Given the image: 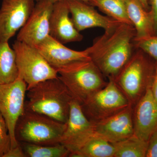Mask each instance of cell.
Segmentation results:
<instances>
[{"mask_svg": "<svg viewBox=\"0 0 157 157\" xmlns=\"http://www.w3.org/2000/svg\"><path fill=\"white\" fill-rule=\"evenodd\" d=\"M134 45L157 62V35L134 39Z\"/></svg>", "mask_w": 157, "mask_h": 157, "instance_id": "obj_23", "label": "cell"}, {"mask_svg": "<svg viewBox=\"0 0 157 157\" xmlns=\"http://www.w3.org/2000/svg\"><path fill=\"white\" fill-rule=\"evenodd\" d=\"M133 107L126 108L111 116L93 123L95 135L112 144L134 135Z\"/></svg>", "mask_w": 157, "mask_h": 157, "instance_id": "obj_12", "label": "cell"}, {"mask_svg": "<svg viewBox=\"0 0 157 157\" xmlns=\"http://www.w3.org/2000/svg\"><path fill=\"white\" fill-rule=\"evenodd\" d=\"M26 97L25 110L46 116L63 123L67 121L73 98L58 77L28 89Z\"/></svg>", "mask_w": 157, "mask_h": 157, "instance_id": "obj_2", "label": "cell"}, {"mask_svg": "<svg viewBox=\"0 0 157 157\" xmlns=\"http://www.w3.org/2000/svg\"><path fill=\"white\" fill-rule=\"evenodd\" d=\"M66 128V123L25 110L16 123L14 135L18 142L54 145L60 143Z\"/></svg>", "mask_w": 157, "mask_h": 157, "instance_id": "obj_5", "label": "cell"}, {"mask_svg": "<svg viewBox=\"0 0 157 157\" xmlns=\"http://www.w3.org/2000/svg\"><path fill=\"white\" fill-rule=\"evenodd\" d=\"M145 157H157V132L149 139Z\"/></svg>", "mask_w": 157, "mask_h": 157, "instance_id": "obj_25", "label": "cell"}, {"mask_svg": "<svg viewBox=\"0 0 157 157\" xmlns=\"http://www.w3.org/2000/svg\"><path fill=\"white\" fill-rule=\"evenodd\" d=\"M34 1H35V2H38V1H39V0H34Z\"/></svg>", "mask_w": 157, "mask_h": 157, "instance_id": "obj_31", "label": "cell"}, {"mask_svg": "<svg viewBox=\"0 0 157 157\" xmlns=\"http://www.w3.org/2000/svg\"><path fill=\"white\" fill-rule=\"evenodd\" d=\"M53 5L50 0L36 2L25 24L20 30L17 40L36 47L48 37Z\"/></svg>", "mask_w": 157, "mask_h": 157, "instance_id": "obj_11", "label": "cell"}, {"mask_svg": "<svg viewBox=\"0 0 157 157\" xmlns=\"http://www.w3.org/2000/svg\"><path fill=\"white\" fill-rule=\"evenodd\" d=\"M3 157H26L22 147L19 144L16 147L11 148Z\"/></svg>", "mask_w": 157, "mask_h": 157, "instance_id": "obj_26", "label": "cell"}, {"mask_svg": "<svg viewBox=\"0 0 157 157\" xmlns=\"http://www.w3.org/2000/svg\"><path fill=\"white\" fill-rule=\"evenodd\" d=\"M18 76L15 51L9 42L0 41V84L13 82Z\"/></svg>", "mask_w": 157, "mask_h": 157, "instance_id": "obj_18", "label": "cell"}, {"mask_svg": "<svg viewBox=\"0 0 157 157\" xmlns=\"http://www.w3.org/2000/svg\"><path fill=\"white\" fill-rule=\"evenodd\" d=\"M26 157H70L69 150L62 144L54 145H42L18 142Z\"/></svg>", "mask_w": 157, "mask_h": 157, "instance_id": "obj_22", "label": "cell"}, {"mask_svg": "<svg viewBox=\"0 0 157 157\" xmlns=\"http://www.w3.org/2000/svg\"><path fill=\"white\" fill-rule=\"evenodd\" d=\"M94 135V124L83 113L81 104L73 99L60 143L69 150L70 157H72Z\"/></svg>", "mask_w": 157, "mask_h": 157, "instance_id": "obj_9", "label": "cell"}, {"mask_svg": "<svg viewBox=\"0 0 157 157\" xmlns=\"http://www.w3.org/2000/svg\"><path fill=\"white\" fill-rule=\"evenodd\" d=\"M35 47L57 71L74 62L90 59L85 50L70 49L49 35Z\"/></svg>", "mask_w": 157, "mask_h": 157, "instance_id": "obj_16", "label": "cell"}, {"mask_svg": "<svg viewBox=\"0 0 157 157\" xmlns=\"http://www.w3.org/2000/svg\"><path fill=\"white\" fill-rule=\"evenodd\" d=\"M151 6V11L152 12L154 19L155 35H157V0H149Z\"/></svg>", "mask_w": 157, "mask_h": 157, "instance_id": "obj_28", "label": "cell"}, {"mask_svg": "<svg viewBox=\"0 0 157 157\" xmlns=\"http://www.w3.org/2000/svg\"><path fill=\"white\" fill-rule=\"evenodd\" d=\"M151 89L153 95L157 101V62L155 64L154 74L151 85Z\"/></svg>", "mask_w": 157, "mask_h": 157, "instance_id": "obj_27", "label": "cell"}, {"mask_svg": "<svg viewBox=\"0 0 157 157\" xmlns=\"http://www.w3.org/2000/svg\"><path fill=\"white\" fill-rule=\"evenodd\" d=\"M70 14L78 32L92 28H101L104 30L113 28L121 22L102 15L88 3L79 0H67Z\"/></svg>", "mask_w": 157, "mask_h": 157, "instance_id": "obj_14", "label": "cell"}, {"mask_svg": "<svg viewBox=\"0 0 157 157\" xmlns=\"http://www.w3.org/2000/svg\"><path fill=\"white\" fill-rule=\"evenodd\" d=\"M139 1H140L142 6H143L144 8L148 11L149 9L148 0H139Z\"/></svg>", "mask_w": 157, "mask_h": 157, "instance_id": "obj_29", "label": "cell"}, {"mask_svg": "<svg viewBox=\"0 0 157 157\" xmlns=\"http://www.w3.org/2000/svg\"><path fill=\"white\" fill-rule=\"evenodd\" d=\"M88 4L119 22L132 25L127 14L125 0H89Z\"/></svg>", "mask_w": 157, "mask_h": 157, "instance_id": "obj_20", "label": "cell"}, {"mask_svg": "<svg viewBox=\"0 0 157 157\" xmlns=\"http://www.w3.org/2000/svg\"><path fill=\"white\" fill-rule=\"evenodd\" d=\"M34 0H2L0 8V41H9L25 24L36 4Z\"/></svg>", "mask_w": 157, "mask_h": 157, "instance_id": "obj_10", "label": "cell"}, {"mask_svg": "<svg viewBox=\"0 0 157 157\" xmlns=\"http://www.w3.org/2000/svg\"><path fill=\"white\" fill-rule=\"evenodd\" d=\"M108 79L104 88L81 104L83 113L93 123L109 117L131 105L114 80Z\"/></svg>", "mask_w": 157, "mask_h": 157, "instance_id": "obj_7", "label": "cell"}, {"mask_svg": "<svg viewBox=\"0 0 157 157\" xmlns=\"http://www.w3.org/2000/svg\"><path fill=\"white\" fill-rule=\"evenodd\" d=\"M51 2H52L53 3L56 2H59V1H67V0H50ZM79 1H82L84 2H85L88 3L89 1V0H79Z\"/></svg>", "mask_w": 157, "mask_h": 157, "instance_id": "obj_30", "label": "cell"}, {"mask_svg": "<svg viewBox=\"0 0 157 157\" xmlns=\"http://www.w3.org/2000/svg\"><path fill=\"white\" fill-rule=\"evenodd\" d=\"M67 1L54 3L51 15L49 36L63 43L80 42L83 36L77 30L70 17Z\"/></svg>", "mask_w": 157, "mask_h": 157, "instance_id": "obj_15", "label": "cell"}, {"mask_svg": "<svg viewBox=\"0 0 157 157\" xmlns=\"http://www.w3.org/2000/svg\"><path fill=\"white\" fill-rule=\"evenodd\" d=\"M57 72L72 98L80 104L107 83L103 73L90 59L74 62Z\"/></svg>", "mask_w": 157, "mask_h": 157, "instance_id": "obj_3", "label": "cell"}, {"mask_svg": "<svg viewBox=\"0 0 157 157\" xmlns=\"http://www.w3.org/2000/svg\"><path fill=\"white\" fill-rule=\"evenodd\" d=\"M115 149L113 144L94 135L73 157H114Z\"/></svg>", "mask_w": 157, "mask_h": 157, "instance_id": "obj_19", "label": "cell"}, {"mask_svg": "<svg viewBox=\"0 0 157 157\" xmlns=\"http://www.w3.org/2000/svg\"><path fill=\"white\" fill-rule=\"evenodd\" d=\"M12 46L16 53L18 76L25 81L27 89L41 82L58 77L57 71L36 47L17 40Z\"/></svg>", "mask_w": 157, "mask_h": 157, "instance_id": "obj_6", "label": "cell"}, {"mask_svg": "<svg viewBox=\"0 0 157 157\" xmlns=\"http://www.w3.org/2000/svg\"><path fill=\"white\" fill-rule=\"evenodd\" d=\"M135 35L133 25L121 23L95 38L85 50L104 76L114 78L134 53Z\"/></svg>", "mask_w": 157, "mask_h": 157, "instance_id": "obj_1", "label": "cell"}, {"mask_svg": "<svg viewBox=\"0 0 157 157\" xmlns=\"http://www.w3.org/2000/svg\"><path fill=\"white\" fill-rule=\"evenodd\" d=\"M134 135L148 142L157 132V101L152 94L151 86L133 107Z\"/></svg>", "mask_w": 157, "mask_h": 157, "instance_id": "obj_13", "label": "cell"}, {"mask_svg": "<svg viewBox=\"0 0 157 157\" xmlns=\"http://www.w3.org/2000/svg\"><path fill=\"white\" fill-rule=\"evenodd\" d=\"M127 14L135 29V39H140L155 35L153 15L146 10L139 0H125Z\"/></svg>", "mask_w": 157, "mask_h": 157, "instance_id": "obj_17", "label": "cell"}, {"mask_svg": "<svg viewBox=\"0 0 157 157\" xmlns=\"http://www.w3.org/2000/svg\"><path fill=\"white\" fill-rule=\"evenodd\" d=\"M27 91L25 81L18 76L11 83L0 84V113L5 119L11 139V147L19 143L15 139L14 130L18 118L25 110Z\"/></svg>", "mask_w": 157, "mask_h": 157, "instance_id": "obj_8", "label": "cell"}, {"mask_svg": "<svg viewBox=\"0 0 157 157\" xmlns=\"http://www.w3.org/2000/svg\"><path fill=\"white\" fill-rule=\"evenodd\" d=\"M148 142L134 135L124 140L113 143L114 157H145Z\"/></svg>", "mask_w": 157, "mask_h": 157, "instance_id": "obj_21", "label": "cell"}, {"mask_svg": "<svg viewBox=\"0 0 157 157\" xmlns=\"http://www.w3.org/2000/svg\"><path fill=\"white\" fill-rule=\"evenodd\" d=\"M11 147V139L5 119L0 113V157H3Z\"/></svg>", "mask_w": 157, "mask_h": 157, "instance_id": "obj_24", "label": "cell"}, {"mask_svg": "<svg viewBox=\"0 0 157 157\" xmlns=\"http://www.w3.org/2000/svg\"><path fill=\"white\" fill-rule=\"evenodd\" d=\"M137 49L113 78L133 107L151 85L155 72V65H152L146 53Z\"/></svg>", "mask_w": 157, "mask_h": 157, "instance_id": "obj_4", "label": "cell"}]
</instances>
